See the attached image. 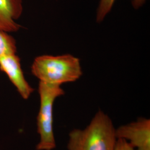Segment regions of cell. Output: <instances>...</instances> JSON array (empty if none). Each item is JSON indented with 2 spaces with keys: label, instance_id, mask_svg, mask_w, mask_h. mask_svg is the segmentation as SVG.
Masks as SVG:
<instances>
[{
  "label": "cell",
  "instance_id": "cell-4",
  "mask_svg": "<svg viewBox=\"0 0 150 150\" xmlns=\"http://www.w3.org/2000/svg\"><path fill=\"white\" fill-rule=\"evenodd\" d=\"M117 139L127 141L136 150H150V120L140 117L116 129Z\"/></svg>",
  "mask_w": 150,
  "mask_h": 150
},
{
  "label": "cell",
  "instance_id": "cell-2",
  "mask_svg": "<svg viewBox=\"0 0 150 150\" xmlns=\"http://www.w3.org/2000/svg\"><path fill=\"white\" fill-rule=\"evenodd\" d=\"M31 72L40 82L58 86L75 82L82 75L80 59L69 54L37 57Z\"/></svg>",
  "mask_w": 150,
  "mask_h": 150
},
{
  "label": "cell",
  "instance_id": "cell-9",
  "mask_svg": "<svg viewBox=\"0 0 150 150\" xmlns=\"http://www.w3.org/2000/svg\"><path fill=\"white\" fill-rule=\"evenodd\" d=\"M115 150H134V149L127 141L117 139Z\"/></svg>",
  "mask_w": 150,
  "mask_h": 150
},
{
  "label": "cell",
  "instance_id": "cell-7",
  "mask_svg": "<svg viewBox=\"0 0 150 150\" xmlns=\"http://www.w3.org/2000/svg\"><path fill=\"white\" fill-rule=\"evenodd\" d=\"M115 0H100L97 11L96 20L100 22L111 11ZM146 0H132V4L134 7L138 8L145 4Z\"/></svg>",
  "mask_w": 150,
  "mask_h": 150
},
{
  "label": "cell",
  "instance_id": "cell-1",
  "mask_svg": "<svg viewBox=\"0 0 150 150\" xmlns=\"http://www.w3.org/2000/svg\"><path fill=\"white\" fill-rule=\"evenodd\" d=\"M116 128L108 115L98 110L85 129H75L69 134L68 150H115Z\"/></svg>",
  "mask_w": 150,
  "mask_h": 150
},
{
  "label": "cell",
  "instance_id": "cell-6",
  "mask_svg": "<svg viewBox=\"0 0 150 150\" xmlns=\"http://www.w3.org/2000/svg\"><path fill=\"white\" fill-rule=\"evenodd\" d=\"M23 11L22 0H0V30L15 32L21 27L16 22Z\"/></svg>",
  "mask_w": 150,
  "mask_h": 150
},
{
  "label": "cell",
  "instance_id": "cell-3",
  "mask_svg": "<svg viewBox=\"0 0 150 150\" xmlns=\"http://www.w3.org/2000/svg\"><path fill=\"white\" fill-rule=\"evenodd\" d=\"M38 93L40 105L37 117V129L40 140L36 150H53L56 147L53 126L54 102L57 98L64 95V91L61 86L40 81Z\"/></svg>",
  "mask_w": 150,
  "mask_h": 150
},
{
  "label": "cell",
  "instance_id": "cell-8",
  "mask_svg": "<svg viewBox=\"0 0 150 150\" xmlns=\"http://www.w3.org/2000/svg\"><path fill=\"white\" fill-rule=\"evenodd\" d=\"M8 33L0 30V57L16 53V41Z\"/></svg>",
  "mask_w": 150,
  "mask_h": 150
},
{
  "label": "cell",
  "instance_id": "cell-5",
  "mask_svg": "<svg viewBox=\"0 0 150 150\" xmlns=\"http://www.w3.org/2000/svg\"><path fill=\"white\" fill-rule=\"evenodd\" d=\"M0 70L5 73L23 99L27 100L30 97L34 89L26 80L22 70L20 59L16 54L0 57Z\"/></svg>",
  "mask_w": 150,
  "mask_h": 150
}]
</instances>
